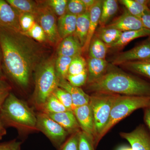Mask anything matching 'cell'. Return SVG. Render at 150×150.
<instances>
[{
	"mask_svg": "<svg viewBox=\"0 0 150 150\" xmlns=\"http://www.w3.org/2000/svg\"><path fill=\"white\" fill-rule=\"evenodd\" d=\"M38 43L21 32L0 27L5 70L11 79L22 88L28 86L33 72L47 59Z\"/></svg>",
	"mask_w": 150,
	"mask_h": 150,
	"instance_id": "obj_1",
	"label": "cell"
},
{
	"mask_svg": "<svg viewBox=\"0 0 150 150\" xmlns=\"http://www.w3.org/2000/svg\"><path fill=\"white\" fill-rule=\"evenodd\" d=\"M86 90L91 94L104 93L150 97V82L120 70L108 68L101 78L86 84Z\"/></svg>",
	"mask_w": 150,
	"mask_h": 150,
	"instance_id": "obj_2",
	"label": "cell"
},
{
	"mask_svg": "<svg viewBox=\"0 0 150 150\" xmlns=\"http://www.w3.org/2000/svg\"><path fill=\"white\" fill-rule=\"evenodd\" d=\"M0 120L4 125L13 127L21 134L38 131L35 112L27 103L12 93L1 108Z\"/></svg>",
	"mask_w": 150,
	"mask_h": 150,
	"instance_id": "obj_3",
	"label": "cell"
},
{
	"mask_svg": "<svg viewBox=\"0 0 150 150\" xmlns=\"http://www.w3.org/2000/svg\"><path fill=\"white\" fill-rule=\"evenodd\" d=\"M56 59H47L35 71L33 104L40 110L48 97L59 87V80L55 69Z\"/></svg>",
	"mask_w": 150,
	"mask_h": 150,
	"instance_id": "obj_4",
	"label": "cell"
},
{
	"mask_svg": "<svg viewBox=\"0 0 150 150\" xmlns=\"http://www.w3.org/2000/svg\"><path fill=\"white\" fill-rule=\"evenodd\" d=\"M150 105V97L145 96H118L115 100L110 112L107 125L100 136V142L108 131L119 121L123 120L135 110Z\"/></svg>",
	"mask_w": 150,
	"mask_h": 150,
	"instance_id": "obj_5",
	"label": "cell"
},
{
	"mask_svg": "<svg viewBox=\"0 0 150 150\" xmlns=\"http://www.w3.org/2000/svg\"><path fill=\"white\" fill-rule=\"evenodd\" d=\"M119 95L104 93H95L90 95L89 103L93 113L96 136L95 149L99 144L100 136L109 120L113 104Z\"/></svg>",
	"mask_w": 150,
	"mask_h": 150,
	"instance_id": "obj_6",
	"label": "cell"
},
{
	"mask_svg": "<svg viewBox=\"0 0 150 150\" xmlns=\"http://www.w3.org/2000/svg\"><path fill=\"white\" fill-rule=\"evenodd\" d=\"M38 131L43 133L58 150L70 134L47 114L40 112L36 115Z\"/></svg>",
	"mask_w": 150,
	"mask_h": 150,
	"instance_id": "obj_7",
	"label": "cell"
},
{
	"mask_svg": "<svg viewBox=\"0 0 150 150\" xmlns=\"http://www.w3.org/2000/svg\"><path fill=\"white\" fill-rule=\"evenodd\" d=\"M35 16L38 23L45 32L48 41L56 43L61 40L57 28V17L43 2L38 4Z\"/></svg>",
	"mask_w": 150,
	"mask_h": 150,
	"instance_id": "obj_8",
	"label": "cell"
},
{
	"mask_svg": "<svg viewBox=\"0 0 150 150\" xmlns=\"http://www.w3.org/2000/svg\"><path fill=\"white\" fill-rule=\"evenodd\" d=\"M150 59V42L148 39L129 51L120 53L115 56L112 63L122 65L128 62Z\"/></svg>",
	"mask_w": 150,
	"mask_h": 150,
	"instance_id": "obj_9",
	"label": "cell"
},
{
	"mask_svg": "<svg viewBox=\"0 0 150 150\" xmlns=\"http://www.w3.org/2000/svg\"><path fill=\"white\" fill-rule=\"evenodd\" d=\"M81 130L95 142V129L93 113L89 103L75 108L73 110Z\"/></svg>",
	"mask_w": 150,
	"mask_h": 150,
	"instance_id": "obj_10",
	"label": "cell"
},
{
	"mask_svg": "<svg viewBox=\"0 0 150 150\" xmlns=\"http://www.w3.org/2000/svg\"><path fill=\"white\" fill-rule=\"evenodd\" d=\"M120 135L129 142L133 150H150V134L142 124L131 132H121Z\"/></svg>",
	"mask_w": 150,
	"mask_h": 150,
	"instance_id": "obj_11",
	"label": "cell"
},
{
	"mask_svg": "<svg viewBox=\"0 0 150 150\" xmlns=\"http://www.w3.org/2000/svg\"><path fill=\"white\" fill-rule=\"evenodd\" d=\"M0 27L21 32L19 13L4 0H0Z\"/></svg>",
	"mask_w": 150,
	"mask_h": 150,
	"instance_id": "obj_12",
	"label": "cell"
},
{
	"mask_svg": "<svg viewBox=\"0 0 150 150\" xmlns=\"http://www.w3.org/2000/svg\"><path fill=\"white\" fill-rule=\"evenodd\" d=\"M106 26L115 28L122 32L138 30L144 28L141 19L132 15L126 9L120 16Z\"/></svg>",
	"mask_w": 150,
	"mask_h": 150,
	"instance_id": "obj_13",
	"label": "cell"
},
{
	"mask_svg": "<svg viewBox=\"0 0 150 150\" xmlns=\"http://www.w3.org/2000/svg\"><path fill=\"white\" fill-rule=\"evenodd\" d=\"M46 114L59 123L70 135L81 131L72 110Z\"/></svg>",
	"mask_w": 150,
	"mask_h": 150,
	"instance_id": "obj_14",
	"label": "cell"
},
{
	"mask_svg": "<svg viewBox=\"0 0 150 150\" xmlns=\"http://www.w3.org/2000/svg\"><path fill=\"white\" fill-rule=\"evenodd\" d=\"M58 86L59 87L67 91L71 95L74 108L88 104L89 103L90 95L86 93L80 87L71 84L67 79L59 80Z\"/></svg>",
	"mask_w": 150,
	"mask_h": 150,
	"instance_id": "obj_15",
	"label": "cell"
},
{
	"mask_svg": "<svg viewBox=\"0 0 150 150\" xmlns=\"http://www.w3.org/2000/svg\"><path fill=\"white\" fill-rule=\"evenodd\" d=\"M58 56L74 57L80 56L83 52L82 46L74 35L62 39L57 49Z\"/></svg>",
	"mask_w": 150,
	"mask_h": 150,
	"instance_id": "obj_16",
	"label": "cell"
},
{
	"mask_svg": "<svg viewBox=\"0 0 150 150\" xmlns=\"http://www.w3.org/2000/svg\"><path fill=\"white\" fill-rule=\"evenodd\" d=\"M103 1L97 0L96 3L89 11V28L86 43L82 48L83 52L88 51L89 47L92 39L94 35L98 26L99 24L102 11Z\"/></svg>",
	"mask_w": 150,
	"mask_h": 150,
	"instance_id": "obj_17",
	"label": "cell"
},
{
	"mask_svg": "<svg viewBox=\"0 0 150 150\" xmlns=\"http://www.w3.org/2000/svg\"><path fill=\"white\" fill-rule=\"evenodd\" d=\"M108 69V64L105 59L89 57L87 62L88 79L86 84L91 83L101 78L106 72Z\"/></svg>",
	"mask_w": 150,
	"mask_h": 150,
	"instance_id": "obj_18",
	"label": "cell"
},
{
	"mask_svg": "<svg viewBox=\"0 0 150 150\" xmlns=\"http://www.w3.org/2000/svg\"><path fill=\"white\" fill-rule=\"evenodd\" d=\"M77 17L66 13L57 21L58 33L61 39L73 35L76 30Z\"/></svg>",
	"mask_w": 150,
	"mask_h": 150,
	"instance_id": "obj_19",
	"label": "cell"
},
{
	"mask_svg": "<svg viewBox=\"0 0 150 150\" xmlns=\"http://www.w3.org/2000/svg\"><path fill=\"white\" fill-rule=\"evenodd\" d=\"M148 36H150V30L145 28L138 30L122 32L118 40L109 48L120 49L135 39Z\"/></svg>",
	"mask_w": 150,
	"mask_h": 150,
	"instance_id": "obj_20",
	"label": "cell"
},
{
	"mask_svg": "<svg viewBox=\"0 0 150 150\" xmlns=\"http://www.w3.org/2000/svg\"><path fill=\"white\" fill-rule=\"evenodd\" d=\"M90 24L89 11L77 16L76 30L73 34L83 47L88 34Z\"/></svg>",
	"mask_w": 150,
	"mask_h": 150,
	"instance_id": "obj_21",
	"label": "cell"
},
{
	"mask_svg": "<svg viewBox=\"0 0 150 150\" xmlns=\"http://www.w3.org/2000/svg\"><path fill=\"white\" fill-rule=\"evenodd\" d=\"M121 33V31L112 28L100 26L97 29L94 36L102 40L109 48L118 40Z\"/></svg>",
	"mask_w": 150,
	"mask_h": 150,
	"instance_id": "obj_22",
	"label": "cell"
},
{
	"mask_svg": "<svg viewBox=\"0 0 150 150\" xmlns=\"http://www.w3.org/2000/svg\"><path fill=\"white\" fill-rule=\"evenodd\" d=\"M118 8V3L117 1L104 0L103 1L100 26L104 27L107 25L110 19L117 12Z\"/></svg>",
	"mask_w": 150,
	"mask_h": 150,
	"instance_id": "obj_23",
	"label": "cell"
},
{
	"mask_svg": "<svg viewBox=\"0 0 150 150\" xmlns=\"http://www.w3.org/2000/svg\"><path fill=\"white\" fill-rule=\"evenodd\" d=\"M122 65L132 72L150 80V59L128 62Z\"/></svg>",
	"mask_w": 150,
	"mask_h": 150,
	"instance_id": "obj_24",
	"label": "cell"
},
{
	"mask_svg": "<svg viewBox=\"0 0 150 150\" xmlns=\"http://www.w3.org/2000/svg\"><path fill=\"white\" fill-rule=\"evenodd\" d=\"M19 13H31L35 15L38 8V4L30 0H7Z\"/></svg>",
	"mask_w": 150,
	"mask_h": 150,
	"instance_id": "obj_25",
	"label": "cell"
},
{
	"mask_svg": "<svg viewBox=\"0 0 150 150\" xmlns=\"http://www.w3.org/2000/svg\"><path fill=\"white\" fill-rule=\"evenodd\" d=\"M108 49V47L102 40L94 35L88 48L89 57L105 59Z\"/></svg>",
	"mask_w": 150,
	"mask_h": 150,
	"instance_id": "obj_26",
	"label": "cell"
},
{
	"mask_svg": "<svg viewBox=\"0 0 150 150\" xmlns=\"http://www.w3.org/2000/svg\"><path fill=\"white\" fill-rule=\"evenodd\" d=\"M40 110L46 114L59 113L68 110L54 93L48 97Z\"/></svg>",
	"mask_w": 150,
	"mask_h": 150,
	"instance_id": "obj_27",
	"label": "cell"
},
{
	"mask_svg": "<svg viewBox=\"0 0 150 150\" xmlns=\"http://www.w3.org/2000/svg\"><path fill=\"white\" fill-rule=\"evenodd\" d=\"M73 59L72 57L58 56L55 60V69L59 80L67 79L70 64Z\"/></svg>",
	"mask_w": 150,
	"mask_h": 150,
	"instance_id": "obj_28",
	"label": "cell"
},
{
	"mask_svg": "<svg viewBox=\"0 0 150 150\" xmlns=\"http://www.w3.org/2000/svg\"><path fill=\"white\" fill-rule=\"evenodd\" d=\"M119 1L131 14L139 18H141L146 11L150 9L148 7L140 4L136 0H121Z\"/></svg>",
	"mask_w": 150,
	"mask_h": 150,
	"instance_id": "obj_29",
	"label": "cell"
},
{
	"mask_svg": "<svg viewBox=\"0 0 150 150\" xmlns=\"http://www.w3.org/2000/svg\"><path fill=\"white\" fill-rule=\"evenodd\" d=\"M67 0H48L43 2L59 18L67 13Z\"/></svg>",
	"mask_w": 150,
	"mask_h": 150,
	"instance_id": "obj_30",
	"label": "cell"
},
{
	"mask_svg": "<svg viewBox=\"0 0 150 150\" xmlns=\"http://www.w3.org/2000/svg\"><path fill=\"white\" fill-rule=\"evenodd\" d=\"M87 69V62L81 55L74 57L70 64L68 75L78 74Z\"/></svg>",
	"mask_w": 150,
	"mask_h": 150,
	"instance_id": "obj_31",
	"label": "cell"
},
{
	"mask_svg": "<svg viewBox=\"0 0 150 150\" xmlns=\"http://www.w3.org/2000/svg\"><path fill=\"white\" fill-rule=\"evenodd\" d=\"M53 93L59 100L68 110H73L74 109L73 100L71 95L67 91L58 87Z\"/></svg>",
	"mask_w": 150,
	"mask_h": 150,
	"instance_id": "obj_32",
	"label": "cell"
},
{
	"mask_svg": "<svg viewBox=\"0 0 150 150\" xmlns=\"http://www.w3.org/2000/svg\"><path fill=\"white\" fill-rule=\"evenodd\" d=\"M87 11L81 0H69L67 7V13L78 16L85 13Z\"/></svg>",
	"mask_w": 150,
	"mask_h": 150,
	"instance_id": "obj_33",
	"label": "cell"
},
{
	"mask_svg": "<svg viewBox=\"0 0 150 150\" xmlns=\"http://www.w3.org/2000/svg\"><path fill=\"white\" fill-rule=\"evenodd\" d=\"M23 34L39 43H42L48 40L45 32L37 21L27 32Z\"/></svg>",
	"mask_w": 150,
	"mask_h": 150,
	"instance_id": "obj_34",
	"label": "cell"
},
{
	"mask_svg": "<svg viewBox=\"0 0 150 150\" xmlns=\"http://www.w3.org/2000/svg\"><path fill=\"white\" fill-rule=\"evenodd\" d=\"M36 22L35 16L31 13L19 14V23L21 33H26Z\"/></svg>",
	"mask_w": 150,
	"mask_h": 150,
	"instance_id": "obj_35",
	"label": "cell"
},
{
	"mask_svg": "<svg viewBox=\"0 0 150 150\" xmlns=\"http://www.w3.org/2000/svg\"><path fill=\"white\" fill-rule=\"evenodd\" d=\"M66 79L71 84L78 87L86 85L88 79L87 69L78 74L68 75Z\"/></svg>",
	"mask_w": 150,
	"mask_h": 150,
	"instance_id": "obj_36",
	"label": "cell"
},
{
	"mask_svg": "<svg viewBox=\"0 0 150 150\" xmlns=\"http://www.w3.org/2000/svg\"><path fill=\"white\" fill-rule=\"evenodd\" d=\"M80 132L70 135L59 150H79V140Z\"/></svg>",
	"mask_w": 150,
	"mask_h": 150,
	"instance_id": "obj_37",
	"label": "cell"
},
{
	"mask_svg": "<svg viewBox=\"0 0 150 150\" xmlns=\"http://www.w3.org/2000/svg\"><path fill=\"white\" fill-rule=\"evenodd\" d=\"M79 150H95L93 140L83 131L79 133Z\"/></svg>",
	"mask_w": 150,
	"mask_h": 150,
	"instance_id": "obj_38",
	"label": "cell"
},
{
	"mask_svg": "<svg viewBox=\"0 0 150 150\" xmlns=\"http://www.w3.org/2000/svg\"><path fill=\"white\" fill-rule=\"evenodd\" d=\"M11 88L7 83L0 77V110L3 103L11 93Z\"/></svg>",
	"mask_w": 150,
	"mask_h": 150,
	"instance_id": "obj_39",
	"label": "cell"
},
{
	"mask_svg": "<svg viewBox=\"0 0 150 150\" xmlns=\"http://www.w3.org/2000/svg\"><path fill=\"white\" fill-rule=\"evenodd\" d=\"M22 142L16 139L0 144V150H21Z\"/></svg>",
	"mask_w": 150,
	"mask_h": 150,
	"instance_id": "obj_40",
	"label": "cell"
},
{
	"mask_svg": "<svg viewBox=\"0 0 150 150\" xmlns=\"http://www.w3.org/2000/svg\"><path fill=\"white\" fill-rule=\"evenodd\" d=\"M141 19L144 27L150 30V9L149 10L146 11Z\"/></svg>",
	"mask_w": 150,
	"mask_h": 150,
	"instance_id": "obj_41",
	"label": "cell"
},
{
	"mask_svg": "<svg viewBox=\"0 0 150 150\" xmlns=\"http://www.w3.org/2000/svg\"><path fill=\"white\" fill-rule=\"evenodd\" d=\"M144 120L150 134V105L144 109Z\"/></svg>",
	"mask_w": 150,
	"mask_h": 150,
	"instance_id": "obj_42",
	"label": "cell"
},
{
	"mask_svg": "<svg viewBox=\"0 0 150 150\" xmlns=\"http://www.w3.org/2000/svg\"><path fill=\"white\" fill-rule=\"evenodd\" d=\"M82 1L85 6L87 11L90 10L91 9L96 3L97 0H81Z\"/></svg>",
	"mask_w": 150,
	"mask_h": 150,
	"instance_id": "obj_43",
	"label": "cell"
},
{
	"mask_svg": "<svg viewBox=\"0 0 150 150\" xmlns=\"http://www.w3.org/2000/svg\"><path fill=\"white\" fill-rule=\"evenodd\" d=\"M6 130L2 121L0 120V140L2 139L3 137L6 134Z\"/></svg>",
	"mask_w": 150,
	"mask_h": 150,
	"instance_id": "obj_44",
	"label": "cell"
},
{
	"mask_svg": "<svg viewBox=\"0 0 150 150\" xmlns=\"http://www.w3.org/2000/svg\"><path fill=\"white\" fill-rule=\"evenodd\" d=\"M136 1L137 2L139 3L140 4L142 5V6L148 7V5H149L150 3V0H136Z\"/></svg>",
	"mask_w": 150,
	"mask_h": 150,
	"instance_id": "obj_45",
	"label": "cell"
},
{
	"mask_svg": "<svg viewBox=\"0 0 150 150\" xmlns=\"http://www.w3.org/2000/svg\"><path fill=\"white\" fill-rule=\"evenodd\" d=\"M117 150H133L131 147L127 146H122L118 148Z\"/></svg>",
	"mask_w": 150,
	"mask_h": 150,
	"instance_id": "obj_46",
	"label": "cell"
},
{
	"mask_svg": "<svg viewBox=\"0 0 150 150\" xmlns=\"http://www.w3.org/2000/svg\"><path fill=\"white\" fill-rule=\"evenodd\" d=\"M1 54L0 51V77H2V74L1 68Z\"/></svg>",
	"mask_w": 150,
	"mask_h": 150,
	"instance_id": "obj_47",
	"label": "cell"
},
{
	"mask_svg": "<svg viewBox=\"0 0 150 150\" xmlns=\"http://www.w3.org/2000/svg\"><path fill=\"white\" fill-rule=\"evenodd\" d=\"M148 7H149V9H150V1L149 4V5H148Z\"/></svg>",
	"mask_w": 150,
	"mask_h": 150,
	"instance_id": "obj_48",
	"label": "cell"
},
{
	"mask_svg": "<svg viewBox=\"0 0 150 150\" xmlns=\"http://www.w3.org/2000/svg\"><path fill=\"white\" fill-rule=\"evenodd\" d=\"M149 40L150 42V38H149Z\"/></svg>",
	"mask_w": 150,
	"mask_h": 150,
	"instance_id": "obj_49",
	"label": "cell"
}]
</instances>
